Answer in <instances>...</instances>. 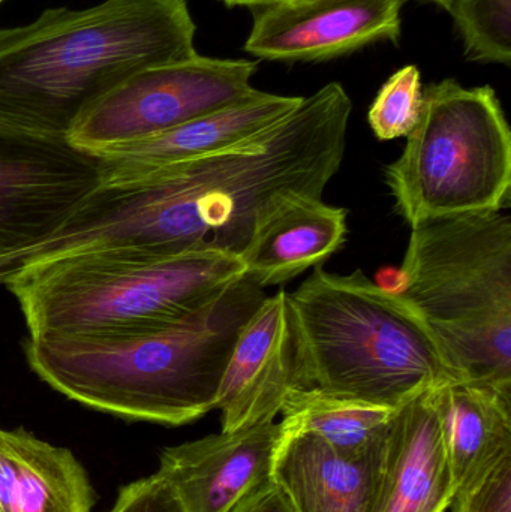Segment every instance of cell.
Wrapping results in <instances>:
<instances>
[{
	"instance_id": "6da1fadb",
	"label": "cell",
	"mask_w": 511,
	"mask_h": 512,
	"mask_svg": "<svg viewBox=\"0 0 511 512\" xmlns=\"http://www.w3.org/2000/svg\"><path fill=\"white\" fill-rule=\"evenodd\" d=\"M186 0H104L45 9L0 29V122L68 138L114 87L150 66L197 56Z\"/></svg>"
},
{
	"instance_id": "7a4b0ae2",
	"label": "cell",
	"mask_w": 511,
	"mask_h": 512,
	"mask_svg": "<svg viewBox=\"0 0 511 512\" xmlns=\"http://www.w3.org/2000/svg\"><path fill=\"white\" fill-rule=\"evenodd\" d=\"M266 297L242 277L171 324L119 336L29 337L24 352L30 369L68 399L182 426L215 409L234 343Z\"/></svg>"
},
{
	"instance_id": "3957f363",
	"label": "cell",
	"mask_w": 511,
	"mask_h": 512,
	"mask_svg": "<svg viewBox=\"0 0 511 512\" xmlns=\"http://www.w3.org/2000/svg\"><path fill=\"white\" fill-rule=\"evenodd\" d=\"M297 390L396 409L462 378L416 307L363 271L323 268L287 292Z\"/></svg>"
},
{
	"instance_id": "277c9868",
	"label": "cell",
	"mask_w": 511,
	"mask_h": 512,
	"mask_svg": "<svg viewBox=\"0 0 511 512\" xmlns=\"http://www.w3.org/2000/svg\"><path fill=\"white\" fill-rule=\"evenodd\" d=\"M242 277L227 252L110 251L42 262L5 286L29 337L119 336L186 318Z\"/></svg>"
},
{
	"instance_id": "5b68a950",
	"label": "cell",
	"mask_w": 511,
	"mask_h": 512,
	"mask_svg": "<svg viewBox=\"0 0 511 512\" xmlns=\"http://www.w3.org/2000/svg\"><path fill=\"white\" fill-rule=\"evenodd\" d=\"M401 294L462 381L511 390V219L501 212L411 227Z\"/></svg>"
},
{
	"instance_id": "8992f818",
	"label": "cell",
	"mask_w": 511,
	"mask_h": 512,
	"mask_svg": "<svg viewBox=\"0 0 511 512\" xmlns=\"http://www.w3.org/2000/svg\"><path fill=\"white\" fill-rule=\"evenodd\" d=\"M386 180L411 227L509 207L511 132L495 90L453 78L429 84L419 123Z\"/></svg>"
},
{
	"instance_id": "52a82bcc",
	"label": "cell",
	"mask_w": 511,
	"mask_h": 512,
	"mask_svg": "<svg viewBox=\"0 0 511 512\" xmlns=\"http://www.w3.org/2000/svg\"><path fill=\"white\" fill-rule=\"evenodd\" d=\"M251 60L197 56L150 66L96 101L68 140L90 153L134 143L234 104L254 92Z\"/></svg>"
},
{
	"instance_id": "ba28073f",
	"label": "cell",
	"mask_w": 511,
	"mask_h": 512,
	"mask_svg": "<svg viewBox=\"0 0 511 512\" xmlns=\"http://www.w3.org/2000/svg\"><path fill=\"white\" fill-rule=\"evenodd\" d=\"M101 182L95 153L0 122V256L53 236Z\"/></svg>"
},
{
	"instance_id": "9c48e42d",
	"label": "cell",
	"mask_w": 511,
	"mask_h": 512,
	"mask_svg": "<svg viewBox=\"0 0 511 512\" xmlns=\"http://www.w3.org/2000/svg\"><path fill=\"white\" fill-rule=\"evenodd\" d=\"M407 0H281L254 9L245 51L272 62H321L401 36Z\"/></svg>"
},
{
	"instance_id": "30bf717a",
	"label": "cell",
	"mask_w": 511,
	"mask_h": 512,
	"mask_svg": "<svg viewBox=\"0 0 511 512\" xmlns=\"http://www.w3.org/2000/svg\"><path fill=\"white\" fill-rule=\"evenodd\" d=\"M284 420L260 421L162 451L156 474L186 512H237L275 484Z\"/></svg>"
},
{
	"instance_id": "8fae6325",
	"label": "cell",
	"mask_w": 511,
	"mask_h": 512,
	"mask_svg": "<svg viewBox=\"0 0 511 512\" xmlns=\"http://www.w3.org/2000/svg\"><path fill=\"white\" fill-rule=\"evenodd\" d=\"M297 390L287 292L264 298L240 331L225 367L215 409L222 432L275 420Z\"/></svg>"
},
{
	"instance_id": "7c38bea8",
	"label": "cell",
	"mask_w": 511,
	"mask_h": 512,
	"mask_svg": "<svg viewBox=\"0 0 511 512\" xmlns=\"http://www.w3.org/2000/svg\"><path fill=\"white\" fill-rule=\"evenodd\" d=\"M302 99L255 89L234 104L170 131L102 150L95 153L101 162V183L131 182L162 168L221 152L275 125Z\"/></svg>"
},
{
	"instance_id": "4fadbf2b",
	"label": "cell",
	"mask_w": 511,
	"mask_h": 512,
	"mask_svg": "<svg viewBox=\"0 0 511 512\" xmlns=\"http://www.w3.org/2000/svg\"><path fill=\"white\" fill-rule=\"evenodd\" d=\"M453 495L435 388L393 414L369 512H444Z\"/></svg>"
},
{
	"instance_id": "5bb4252c",
	"label": "cell",
	"mask_w": 511,
	"mask_h": 512,
	"mask_svg": "<svg viewBox=\"0 0 511 512\" xmlns=\"http://www.w3.org/2000/svg\"><path fill=\"white\" fill-rule=\"evenodd\" d=\"M282 420L287 433L276 456L273 481L293 511L369 512L386 445L368 456L345 457Z\"/></svg>"
},
{
	"instance_id": "9a60e30c",
	"label": "cell",
	"mask_w": 511,
	"mask_h": 512,
	"mask_svg": "<svg viewBox=\"0 0 511 512\" xmlns=\"http://www.w3.org/2000/svg\"><path fill=\"white\" fill-rule=\"evenodd\" d=\"M347 216V210L317 197H294L279 204L257 225L239 255L246 279L267 288L323 264L344 246Z\"/></svg>"
},
{
	"instance_id": "2e32d148",
	"label": "cell",
	"mask_w": 511,
	"mask_h": 512,
	"mask_svg": "<svg viewBox=\"0 0 511 512\" xmlns=\"http://www.w3.org/2000/svg\"><path fill=\"white\" fill-rule=\"evenodd\" d=\"M92 487L71 451L0 429V510L92 512Z\"/></svg>"
},
{
	"instance_id": "e0dca14e",
	"label": "cell",
	"mask_w": 511,
	"mask_h": 512,
	"mask_svg": "<svg viewBox=\"0 0 511 512\" xmlns=\"http://www.w3.org/2000/svg\"><path fill=\"white\" fill-rule=\"evenodd\" d=\"M438 409L455 492L511 453V390L453 382L438 388Z\"/></svg>"
},
{
	"instance_id": "ac0fdd59",
	"label": "cell",
	"mask_w": 511,
	"mask_h": 512,
	"mask_svg": "<svg viewBox=\"0 0 511 512\" xmlns=\"http://www.w3.org/2000/svg\"><path fill=\"white\" fill-rule=\"evenodd\" d=\"M282 418L311 433L335 453L363 457L386 445L395 411L296 390L285 400Z\"/></svg>"
},
{
	"instance_id": "d6986e66",
	"label": "cell",
	"mask_w": 511,
	"mask_h": 512,
	"mask_svg": "<svg viewBox=\"0 0 511 512\" xmlns=\"http://www.w3.org/2000/svg\"><path fill=\"white\" fill-rule=\"evenodd\" d=\"M471 62L511 65V0H444Z\"/></svg>"
},
{
	"instance_id": "ffe728a7",
	"label": "cell",
	"mask_w": 511,
	"mask_h": 512,
	"mask_svg": "<svg viewBox=\"0 0 511 512\" xmlns=\"http://www.w3.org/2000/svg\"><path fill=\"white\" fill-rule=\"evenodd\" d=\"M422 108V74L416 65L404 66L378 92L369 110V125L381 141L408 137L419 123Z\"/></svg>"
},
{
	"instance_id": "44dd1931",
	"label": "cell",
	"mask_w": 511,
	"mask_h": 512,
	"mask_svg": "<svg viewBox=\"0 0 511 512\" xmlns=\"http://www.w3.org/2000/svg\"><path fill=\"white\" fill-rule=\"evenodd\" d=\"M452 512H511V453L456 490Z\"/></svg>"
},
{
	"instance_id": "7402d4cb",
	"label": "cell",
	"mask_w": 511,
	"mask_h": 512,
	"mask_svg": "<svg viewBox=\"0 0 511 512\" xmlns=\"http://www.w3.org/2000/svg\"><path fill=\"white\" fill-rule=\"evenodd\" d=\"M108 512H186L171 487L158 474L120 490Z\"/></svg>"
},
{
	"instance_id": "603a6c76",
	"label": "cell",
	"mask_w": 511,
	"mask_h": 512,
	"mask_svg": "<svg viewBox=\"0 0 511 512\" xmlns=\"http://www.w3.org/2000/svg\"><path fill=\"white\" fill-rule=\"evenodd\" d=\"M237 512H294L281 490L273 484Z\"/></svg>"
},
{
	"instance_id": "cb8c5ba5",
	"label": "cell",
	"mask_w": 511,
	"mask_h": 512,
	"mask_svg": "<svg viewBox=\"0 0 511 512\" xmlns=\"http://www.w3.org/2000/svg\"><path fill=\"white\" fill-rule=\"evenodd\" d=\"M228 8L234 6H248V8H261V6L270 5V3L281 2V0H221Z\"/></svg>"
},
{
	"instance_id": "d4e9b609",
	"label": "cell",
	"mask_w": 511,
	"mask_h": 512,
	"mask_svg": "<svg viewBox=\"0 0 511 512\" xmlns=\"http://www.w3.org/2000/svg\"><path fill=\"white\" fill-rule=\"evenodd\" d=\"M431 2H435V3H438V5L441 6V3L444 2V0H431Z\"/></svg>"
},
{
	"instance_id": "484cf974",
	"label": "cell",
	"mask_w": 511,
	"mask_h": 512,
	"mask_svg": "<svg viewBox=\"0 0 511 512\" xmlns=\"http://www.w3.org/2000/svg\"><path fill=\"white\" fill-rule=\"evenodd\" d=\"M0 512H3L2 510H0Z\"/></svg>"
},
{
	"instance_id": "4316f807",
	"label": "cell",
	"mask_w": 511,
	"mask_h": 512,
	"mask_svg": "<svg viewBox=\"0 0 511 512\" xmlns=\"http://www.w3.org/2000/svg\"><path fill=\"white\" fill-rule=\"evenodd\" d=\"M0 2H2V0H0Z\"/></svg>"
}]
</instances>
